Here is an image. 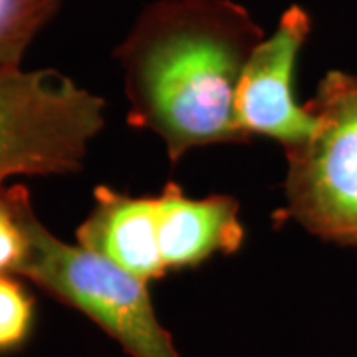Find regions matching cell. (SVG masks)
<instances>
[{"label": "cell", "instance_id": "obj_1", "mask_svg": "<svg viewBox=\"0 0 357 357\" xmlns=\"http://www.w3.org/2000/svg\"><path fill=\"white\" fill-rule=\"evenodd\" d=\"M266 38L236 0H155L114 50L128 121L165 141L173 163L195 147L250 139L236 119L246 62Z\"/></svg>", "mask_w": 357, "mask_h": 357}, {"label": "cell", "instance_id": "obj_2", "mask_svg": "<svg viewBox=\"0 0 357 357\" xmlns=\"http://www.w3.org/2000/svg\"><path fill=\"white\" fill-rule=\"evenodd\" d=\"M105 126V102L56 70L0 66V185L74 175Z\"/></svg>", "mask_w": 357, "mask_h": 357}, {"label": "cell", "instance_id": "obj_3", "mask_svg": "<svg viewBox=\"0 0 357 357\" xmlns=\"http://www.w3.org/2000/svg\"><path fill=\"white\" fill-rule=\"evenodd\" d=\"M16 276L82 312L131 357H183L157 319L149 282L79 244L60 241L36 211L28 217V252Z\"/></svg>", "mask_w": 357, "mask_h": 357}, {"label": "cell", "instance_id": "obj_4", "mask_svg": "<svg viewBox=\"0 0 357 357\" xmlns=\"http://www.w3.org/2000/svg\"><path fill=\"white\" fill-rule=\"evenodd\" d=\"M306 105L314 129L286 149V206L276 218L321 241L357 246V74L328 72Z\"/></svg>", "mask_w": 357, "mask_h": 357}, {"label": "cell", "instance_id": "obj_5", "mask_svg": "<svg viewBox=\"0 0 357 357\" xmlns=\"http://www.w3.org/2000/svg\"><path fill=\"white\" fill-rule=\"evenodd\" d=\"M310 32L307 10L292 4L246 62L236 91V119L248 137L264 135L286 149L310 137L314 115L294 98L296 64Z\"/></svg>", "mask_w": 357, "mask_h": 357}, {"label": "cell", "instance_id": "obj_6", "mask_svg": "<svg viewBox=\"0 0 357 357\" xmlns=\"http://www.w3.org/2000/svg\"><path fill=\"white\" fill-rule=\"evenodd\" d=\"M93 201L91 213L76 230L77 244L141 280L165 276L157 197H131L100 185L93 191Z\"/></svg>", "mask_w": 357, "mask_h": 357}, {"label": "cell", "instance_id": "obj_7", "mask_svg": "<svg viewBox=\"0 0 357 357\" xmlns=\"http://www.w3.org/2000/svg\"><path fill=\"white\" fill-rule=\"evenodd\" d=\"M241 204L229 195L189 199L181 185L167 183L157 195L159 248L169 270L199 266L215 255H234L244 244Z\"/></svg>", "mask_w": 357, "mask_h": 357}, {"label": "cell", "instance_id": "obj_8", "mask_svg": "<svg viewBox=\"0 0 357 357\" xmlns=\"http://www.w3.org/2000/svg\"><path fill=\"white\" fill-rule=\"evenodd\" d=\"M62 4L64 0H0V66H22L28 48Z\"/></svg>", "mask_w": 357, "mask_h": 357}, {"label": "cell", "instance_id": "obj_9", "mask_svg": "<svg viewBox=\"0 0 357 357\" xmlns=\"http://www.w3.org/2000/svg\"><path fill=\"white\" fill-rule=\"evenodd\" d=\"M32 211V197L24 185H0V274H18L22 266Z\"/></svg>", "mask_w": 357, "mask_h": 357}, {"label": "cell", "instance_id": "obj_10", "mask_svg": "<svg viewBox=\"0 0 357 357\" xmlns=\"http://www.w3.org/2000/svg\"><path fill=\"white\" fill-rule=\"evenodd\" d=\"M16 274H0V357L20 351L32 337L36 300Z\"/></svg>", "mask_w": 357, "mask_h": 357}]
</instances>
